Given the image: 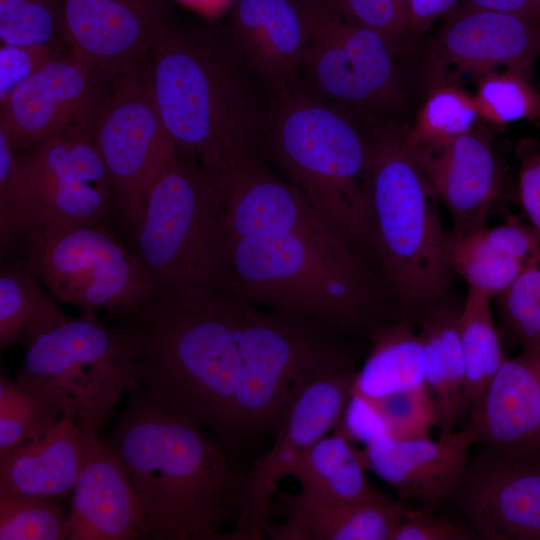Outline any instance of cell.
I'll return each mask as SVG.
<instances>
[{
  "mask_svg": "<svg viewBox=\"0 0 540 540\" xmlns=\"http://www.w3.org/2000/svg\"><path fill=\"white\" fill-rule=\"evenodd\" d=\"M229 294L367 336L389 310L380 277L291 182L264 164L226 191Z\"/></svg>",
  "mask_w": 540,
  "mask_h": 540,
  "instance_id": "obj_1",
  "label": "cell"
},
{
  "mask_svg": "<svg viewBox=\"0 0 540 540\" xmlns=\"http://www.w3.org/2000/svg\"><path fill=\"white\" fill-rule=\"evenodd\" d=\"M153 100L179 154L220 189L261 159L274 95L226 26L172 19L146 61Z\"/></svg>",
  "mask_w": 540,
  "mask_h": 540,
  "instance_id": "obj_2",
  "label": "cell"
},
{
  "mask_svg": "<svg viewBox=\"0 0 540 540\" xmlns=\"http://www.w3.org/2000/svg\"><path fill=\"white\" fill-rule=\"evenodd\" d=\"M106 441L136 490L147 539L226 540L247 493L249 471L236 451L140 386Z\"/></svg>",
  "mask_w": 540,
  "mask_h": 540,
  "instance_id": "obj_3",
  "label": "cell"
},
{
  "mask_svg": "<svg viewBox=\"0 0 540 540\" xmlns=\"http://www.w3.org/2000/svg\"><path fill=\"white\" fill-rule=\"evenodd\" d=\"M245 304L230 294L189 302L155 299L122 319L134 341L144 393L231 449Z\"/></svg>",
  "mask_w": 540,
  "mask_h": 540,
  "instance_id": "obj_4",
  "label": "cell"
},
{
  "mask_svg": "<svg viewBox=\"0 0 540 540\" xmlns=\"http://www.w3.org/2000/svg\"><path fill=\"white\" fill-rule=\"evenodd\" d=\"M262 154L345 240L376 254L371 139L343 106L296 85L274 95Z\"/></svg>",
  "mask_w": 540,
  "mask_h": 540,
  "instance_id": "obj_5",
  "label": "cell"
},
{
  "mask_svg": "<svg viewBox=\"0 0 540 540\" xmlns=\"http://www.w3.org/2000/svg\"><path fill=\"white\" fill-rule=\"evenodd\" d=\"M376 255L389 311L417 320L447 301L453 273L438 197L405 142V131L379 127L371 138Z\"/></svg>",
  "mask_w": 540,
  "mask_h": 540,
  "instance_id": "obj_6",
  "label": "cell"
},
{
  "mask_svg": "<svg viewBox=\"0 0 540 540\" xmlns=\"http://www.w3.org/2000/svg\"><path fill=\"white\" fill-rule=\"evenodd\" d=\"M156 300L229 294V234L221 193L193 160L177 155L153 182L133 230Z\"/></svg>",
  "mask_w": 540,
  "mask_h": 540,
  "instance_id": "obj_7",
  "label": "cell"
},
{
  "mask_svg": "<svg viewBox=\"0 0 540 540\" xmlns=\"http://www.w3.org/2000/svg\"><path fill=\"white\" fill-rule=\"evenodd\" d=\"M16 380L56 401L64 416L99 433L124 394L141 383L135 345L124 327L73 318L59 307L30 325Z\"/></svg>",
  "mask_w": 540,
  "mask_h": 540,
  "instance_id": "obj_8",
  "label": "cell"
},
{
  "mask_svg": "<svg viewBox=\"0 0 540 540\" xmlns=\"http://www.w3.org/2000/svg\"><path fill=\"white\" fill-rule=\"evenodd\" d=\"M327 328L246 302L240 332L243 366L231 417L233 450L276 431L311 381L353 360Z\"/></svg>",
  "mask_w": 540,
  "mask_h": 540,
  "instance_id": "obj_9",
  "label": "cell"
},
{
  "mask_svg": "<svg viewBox=\"0 0 540 540\" xmlns=\"http://www.w3.org/2000/svg\"><path fill=\"white\" fill-rule=\"evenodd\" d=\"M116 196L88 130L75 129L17 152L0 167L2 250L30 229L105 224Z\"/></svg>",
  "mask_w": 540,
  "mask_h": 540,
  "instance_id": "obj_10",
  "label": "cell"
},
{
  "mask_svg": "<svg viewBox=\"0 0 540 540\" xmlns=\"http://www.w3.org/2000/svg\"><path fill=\"white\" fill-rule=\"evenodd\" d=\"M23 242L25 262L40 283L82 316L96 318L105 311L124 319L156 299L139 257L106 224L30 229Z\"/></svg>",
  "mask_w": 540,
  "mask_h": 540,
  "instance_id": "obj_11",
  "label": "cell"
},
{
  "mask_svg": "<svg viewBox=\"0 0 540 540\" xmlns=\"http://www.w3.org/2000/svg\"><path fill=\"white\" fill-rule=\"evenodd\" d=\"M308 30L306 90L340 106L389 111L402 95L394 48L377 31L338 13L327 0H299Z\"/></svg>",
  "mask_w": 540,
  "mask_h": 540,
  "instance_id": "obj_12",
  "label": "cell"
},
{
  "mask_svg": "<svg viewBox=\"0 0 540 540\" xmlns=\"http://www.w3.org/2000/svg\"><path fill=\"white\" fill-rule=\"evenodd\" d=\"M146 61L108 82L89 127L132 230L153 182L178 153L153 100Z\"/></svg>",
  "mask_w": 540,
  "mask_h": 540,
  "instance_id": "obj_13",
  "label": "cell"
},
{
  "mask_svg": "<svg viewBox=\"0 0 540 540\" xmlns=\"http://www.w3.org/2000/svg\"><path fill=\"white\" fill-rule=\"evenodd\" d=\"M358 368L350 360L311 381L295 398L276 432L271 450L248 473L245 504L227 540L266 536L272 498L296 460L338 424Z\"/></svg>",
  "mask_w": 540,
  "mask_h": 540,
  "instance_id": "obj_14",
  "label": "cell"
},
{
  "mask_svg": "<svg viewBox=\"0 0 540 540\" xmlns=\"http://www.w3.org/2000/svg\"><path fill=\"white\" fill-rule=\"evenodd\" d=\"M479 444L453 492L483 540H540V452Z\"/></svg>",
  "mask_w": 540,
  "mask_h": 540,
  "instance_id": "obj_15",
  "label": "cell"
},
{
  "mask_svg": "<svg viewBox=\"0 0 540 540\" xmlns=\"http://www.w3.org/2000/svg\"><path fill=\"white\" fill-rule=\"evenodd\" d=\"M108 82L70 47L0 100V131L16 152L89 131Z\"/></svg>",
  "mask_w": 540,
  "mask_h": 540,
  "instance_id": "obj_16",
  "label": "cell"
},
{
  "mask_svg": "<svg viewBox=\"0 0 540 540\" xmlns=\"http://www.w3.org/2000/svg\"><path fill=\"white\" fill-rule=\"evenodd\" d=\"M172 19L171 0H65L70 47L106 81L144 63Z\"/></svg>",
  "mask_w": 540,
  "mask_h": 540,
  "instance_id": "obj_17",
  "label": "cell"
},
{
  "mask_svg": "<svg viewBox=\"0 0 540 540\" xmlns=\"http://www.w3.org/2000/svg\"><path fill=\"white\" fill-rule=\"evenodd\" d=\"M475 435L468 424L437 439L380 438L357 449L366 470L385 481L399 500L436 511L458 486L469 462Z\"/></svg>",
  "mask_w": 540,
  "mask_h": 540,
  "instance_id": "obj_18",
  "label": "cell"
},
{
  "mask_svg": "<svg viewBox=\"0 0 540 540\" xmlns=\"http://www.w3.org/2000/svg\"><path fill=\"white\" fill-rule=\"evenodd\" d=\"M408 149L447 208L450 233L465 236L484 228L502 183L501 167L487 133L474 126L447 145Z\"/></svg>",
  "mask_w": 540,
  "mask_h": 540,
  "instance_id": "obj_19",
  "label": "cell"
},
{
  "mask_svg": "<svg viewBox=\"0 0 540 540\" xmlns=\"http://www.w3.org/2000/svg\"><path fill=\"white\" fill-rule=\"evenodd\" d=\"M539 55L537 20L466 3L441 32L437 64L482 74L503 65L527 75Z\"/></svg>",
  "mask_w": 540,
  "mask_h": 540,
  "instance_id": "obj_20",
  "label": "cell"
},
{
  "mask_svg": "<svg viewBox=\"0 0 540 540\" xmlns=\"http://www.w3.org/2000/svg\"><path fill=\"white\" fill-rule=\"evenodd\" d=\"M226 28L273 95L296 84L308 42L299 0H235Z\"/></svg>",
  "mask_w": 540,
  "mask_h": 540,
  "instance_id": "obj_21",
  "label": "cell"
},
{
  "mask_svg": "<svg viewBox=\"0 0 540 540\" xmlns=\"http://www.w3.org/2000/svg\"><path fill=\"white\" fill-rule=\"evenodd\" d=\"M103 441L73 418L62 417L40 437L0 454V496L65 497Z\"/></svg>",
  "mask_w": 540,
  "mask_h": 540,
  "instance_id": "obj_22",
  "label": "cell"
},
{
  "mask_svg": "<svg viewBox=\"0 0 540 540\" xmlns=\"http://www.w3.org/2000/svg\"><path fill=\"white\" fill-rule=\"evenodd\" d=\"M67 539H147L136 490L121 458L106 440L73 488Z\"/></svg>",
  "mask_w": 540,
  "mask_h": 540,
  "instance_id": "obj_23",
  "label": "cell"
},
{
  "mask_svg": "<svg viewBox=\"0 0 540 540\" xmlns=\"http://www.w3.org/2000/svg\"><path fill=\"white\" fill-rule=\"evenodd\" d=\"M274 504L284 523L268 521L265 533L273 540H392L411 507L389 496L364 502L340 503L301 490H276Z\"/></svg>",
  "mask_w": 540,
  "mask_h": 540,
  "instance_id": "obj_24",
  "label": "cell"
},
{
  "mask_svg": "<svg viewBox=\"0 0 540 540\" xmlns=\"http://www.w3.org/2000/svg\"><path fill=\"white\" fill-rule=\"evenodd\" d=\"M466 424L476 443L540 452V350L506 356Z\"/></svg>",
  "mask_w": 540,
  "mask_h": 540,
  "instance_id": "obj_25",
  "label": "cell"
},
{
  "mask_svg": "<svg viewBox=\"0 0 540 540\" xmlns=\"http://www.w3.org/2000/svg\"><path fill=\"white\" fill-rule=\"evenodd\" d=\"M447 253L452 271L468 287L492 298L540 262V237L529 224L509 215L504 224L469 235L448 232Z\"/></svg>",
  "mask_w": 540,
  "mask_h": 540,
  "instance_id": "obj_26",
  "label": "cell"
},
{
  "mask_svg": "<svg viewBox=\"0 0 540 540\" xmlns=\"http://www.w3.org/2000/svg\"><path fill=\"white\" fill-rule=\"evenodd\" d=\"M460 309L448 300L416 321L424 353V376L437 413L439 435L457 430L469 417L465 364L458 333Z\"/></svg>",
  "mask_w": 540,
  "mask_h": 540,
  "instance_id": "obj_27",
  "label": "cell"
},
{
  "mask_svg": "<svg viewBox=\"0 0 540 540\" xmlns=\"http://www.w3.org/2000/svg\"><path fill=\"white\" fill-rule=\"evenodd\" d=\"M358 450L339 431L333 430L312 445L291 466L301 490L340 503L377 500L388 495L369 481Z\"/></svg>",
  "mask_w": 540,
  "mask_h": 540,
  "instance_id": "obj_28",
  "label": "cell"
},
{
  "mask_svg": "<svg viewBox=\"0 0 540 540\" xmlns=\"http://www.w3.org/2000/svg\"><path fill=\"white\" fill-rule=\"evenodd\" d=\"M368 336L371 348L352 392L375 399L425 384L423 348L411 321L384 322Z\"/></svg>",
  "mask_w": 540,
  "mask_h": 540,
  "instance_id": "obj_29",
  "label": "cell"
},
{
  "mask_svg": "<svg viewBox=\"0 0 540 540\" xmlns=\"http://www.w3.org/2000/svg\"><path fill=\"white\" fill-rule=\"evenodd\" d=\"M490 299L485 292L468 287L467 297L458 315L469 414L481 402L506 357Z\"/></svg>",
  "mask_w": 540,
  "mask_h": 540,
  "instance_id": "obj_30",
  "label": "cell"
},
{
  "mask_svg": "<svg viewBox=\"0 0 540 540\" xmlns=\"http://www.w3.org/2000/svg\"><path fill=\"white\" fill-rule=\"evenodd\" d=\"M478 117L474 96L453 85L436 86L405 131L406 145L411 149L447 145L469 132Z\"/></svg>",
  "mask_w": 540,
  "mask_h": 540,
  "instance_id": "obj_31",
  "label": "cell"
},
{
  "mask_svg": "<svg viewBox=\"0 0 540 540\" xmlns=\"http://www.w3.org/2000/svg\"><path fill=\"white\" fill-rule=\"evenodd\" d=\"M62 417L61 406L46 394L0 376V454L30 442Z\"/></svg>",
  "mask_w": 540,
  "mask_h": 540,
  "instance_id": "obj_32",
  "label": "cell"
},
{
  "mask_svg": "<svg viewBox=\"0 0 540 540\" xmlns=\"http://www.w3.org/2000/svg\"><path fill=\"white\" fill-rule=\"evenodd\" d=\"M42 284L24 261L0 268V348L19 342L25 330L55 309Z\"/></svg>",
  "mask_w": 540,
  "mask_h": 540,
  "instance_id": "obj_33",
  "label": "cell"
},
{
  "mask_svg": "<svg viewBox=\"0 0 540 540\" xmlns=\"http://www.w3.org/2000/svg\"><path fill=\"white\" fill-rule=\"evenodd\" d=\"M0 40L5 44L70 47L65 0H0Z\"/></svg>",
  "mask_w": 540,
  "mask_h": 540,
  "instance_id": "obj_34",
  "label": "cell"
},
{
  "mask_svg": "<svg viewBox=\"0 0 540 540\" xmlns=\"http://www.w3.org/2000/svg\"><path fill=\"white\" fill-rule=\"evenodd\" d=\"M474 98L479 117L493 124L540 120V93L523 73L512 70L484 73Z\"/></svg>",
  "mask_w": 540,
  "mask_h": 540,
  "instance_id": "obj_35",
  "label": "cell"
},
{
  "mask_svg": "<svg viewBox=\"0 0 540 540\" xmlns=\"http://www.w3.org/2000/svg\"><path fill=\"white\" fill-rule=\"evenodd\" d=\"M499 331L522 351L540 350V262L495 296Z\"/></svg>",
  "mask_w": 540,
  "mask_h": 540,
  "instance_id": "obj_36",
  "label": "cell"
},
{
  "mask_svg": "<svg viewBox=\"0 0 540 540\" xmlns=\"http://www.w3.org/2000/svg\"><path fill=\"white\" fill-rule=\"evenodd\" d=\"M68 515L54 499L0 496V539H67Z\"/></svg>",
  "mask_w": 540,
  "mask_h": 540,
  "instance_id": "obj_37",
  "label": "cell"
},
{
  "mask_svg": "<svg viewBox=\"0 0 540 540\" xmlns=\"http://www.w3.org/2000/svg\"><path fill=\"white\" fill-rule=\"evenodd\" d=\"M370 400L383 417L389 437H430L431 430L437 428L435 405L425 384Z\"/></svg>",
  "mask_w": 540,
  "mask_h": 540,
  "instance_id": "obj_38",
  "label": "cell"
},
{
  "mask_svg": "<svg viewBox=\"0 0 540 540\" xmlns=\"http://www.w3.org/2000/svg\"><path fill=\"white\" fill-rule=\"evenodd\" d=\"M342 16L384 36L396 51L409 30L408 7L399 0H327Z\"/></svg>",
  "mask_w": 540,
  "mask_h": 540,
  "instance_id": "obj_39",
  "label": "cell"
},
{
  "mask_svg": "<svg viewBox=\"0 0 540 540\" xmlns=\"http://www.w3.org/2000/svg\"><path fill=\"white\" fill-rule=\"evenodd\" d=\"M69 48L1 43L0 100Z\"/></svg>",
  "mask_w": 540,
  "mask_h": 540,
  "instance_id": "obj_40",
  "label": "cell"
},
{
  "mask_svg": "<svg viewBox=\"0 0 540 540\" xmlns=\"http://www.w3.org/2000/svg\"><path fill=\"white\" fill-rule=\"evenodd\" d=\"M471 526L412 506L404 514L392 540H478Z\"/></svg>",
  "mask_w": 540,
  "mask_h": 540,
  "instance_id": "obj_41",
  "label": "cell"
},
{
  "mask_svg": "<svg viewBox=\"0 0 540 540\" xmlns=\"http://www.w3.org/2000/svg\"><path fill=\"white\" fill-rule=\"evenodd\" d=\"M334 430L341 432L352 444L363 446L389 436L385 421L373 402L356 392H352Z\"/></svg>",
  "mask_w": 540,
  "mask_h": 540,
  "instance_id": "obj_42",
  "label": "cell"
},
{
  "mask_svg": "<svg viewBox=\"0 0 540 540\" xmlns=\"http://www.w3.org/2000/svg\"><path fill=\"white\" fill-rule=\"evenodd\" d=\"M518 195L529 225L540 237V144L525 143L519 153Z\"/></svg>",
  "mask_w": 540,
  "mask_h": 540,
  "instance_id": "obj_43",
  "label": "cell"
},
{
  "mask_svg": "<svg viewBox=\"0 0 540 540\" xmlns=\"http://www.w3.org/2000/svg\"><path fill=\"white\" fill-rule=\"evenodd\" d=\"M458 0H408L411 30L426 29L437 17L451 10Z\"/></svg>",
  "mask_w": 540,
  "mask_h": 540,
  "instance_id": "obj_44",
  "label": "cell"
},
{
  "mask_svg": "<svg viewBox=\"0 0 540 540\" xmlns=\"http://www.w3.org/2000/svg\"><path fill=\"white\" fill-rule=\"evenodd\" d=\"M467 3L536 20L537 0H468Z\"/></svg>",
  "mask_w": 540,
  "mask_h": 540,
  "instance_id": "obj_45",
  "label": "cell"
},
{
  "mask_svg": "<svg viewBox=\"0 0 540 540\" xmlns=\"http://www.w3.org/2000/svg\"><path fill=\"white\" fill-rule=\"evenodd\" d=\"M188 8L213 20L222 12L230 9L235 0H177Z\"/></svg>",
  "mask_w": 540,
  "mask_h": 540,
  "instance_id": "obj_46",
  "label": "cell"
},
{
  "mask_svg": "<svg viewBox=\"0 0 540 540\" xmlns=\"http://www.w3.org/2000/svg\"><path fill=\"white\" fill-rule=\"evenodd\" d=\"M536 20L540 23V0H537Z\"/></svg>",
  "mask_w": 540,
  "mask_h": 540,
  "instance_id": "obj_47",
  "label": "cell"
},
{
  "mask_svg": "<svg viewBox=\"0 0 540 540\" xmlns=\"http://www.w3.org/2000/svg\"><path fill=\"white\" fill-rule=\"evenodd\" d=\"M408 7V0H399Z\"/></svg>",
  "mask_w": 540,
  "mask_h": 540,
  "instance_id": "obj_48",
  "label": "cell"
}]
</instances>
